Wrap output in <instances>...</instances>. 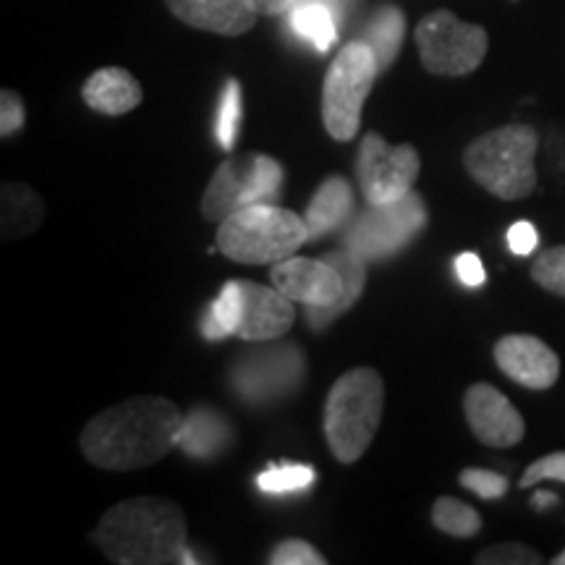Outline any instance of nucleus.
<instances>
[{
    "mask_svg": "<svg viewBox=\"0 0 565 565\" xmlns=\"http://www.w3.org/2000/svg\"><path fill=\"white\" fill-rule=\"evenodd\" d=\"M183 414L158 395L105 408L82 433V454L105 471H137L166 458L179 440Z\"/></svg>",
    "mask_w": 565,
    "mask_h": 565,
    "instance_id": "f257e3e1",
    "label": "nucleus"
},
{
    "mask_svg": "<svg viewBox=\"0 0 565 565\" xmlns=\"http://www.w3.org/2000/svg\"><path fill=\"white\" fill-rule=\"evenodd\" d=\"M186 515L171 500L131 498L113 505L97 524L95 545L121 565L196 563L186 547Z\"/></svg>",
    "mask_w": 565,
    "mask_h": 565,
    "instance_id": "f03ea898",
    "label": "nucleus"
},
{
    "mask_svg": "<svg viewBox=\"0 0 565 565\" xmlns=\"http://www.w3.org/2000/svg\"><path fill=\"white\" fill-rule=\"evenodd\" d=\"M385 408V383L370 366H356L335 380L324 401L322 429L335 461L353 463L364 456Z\"/></svg>",
    "mask_w": 565,
    "mask_h": 565,
    "instance_id": "7ed1b4c3",
    "label": "nucleus"
},
{
    "mask_svg": "<svg viewBox=\"0 0 565 565\" xmlns=\"http://www.w3.org/2000/svg\"><path fill=\"white\" fill-rule=\"evenodd\" d=\"M536 147L540 137L532 126L511 124L471 141L463 152V166L498 200H524L536 189Z\"/></svg>",
    "mask_w": 565,
    "mask_h": 565,
    "instance_id": "20e7f679",
    "label": "nucleus"
},
{
    "mask_svg": "<svg viewBox=\"0 0 565 565\" xmlns=\"http://www.w3.org/2000/svg\"><path fill=\"white\" fill-rule=\"evenodd\" d=\"M307 242L303 217L275 204H249L217 228V249L242 265H275L294 257Z\"/></svg>",
    "mask_w": 565,
    "mask_h": 565,
    "instance_id": "39448f33",
    "label": "nucleus"
},
{
    "mask_svg": "<svg viewBox=\"0 0 565 565\" xmlns=\"http://www.w3.org/2000/svg\"><path fill=\"white\" fill-rule=\"evenodd\" d=\"M231 391L252 408H270L288 401L307 380V356L296 343L267 341L252 345L231 366Z\"/></svg>",
    "mask_w": 565,
    "mask_h": 565,
    "instance_id": "423d86ee",
    "label": "nucleus"
},
{
    "mask_svg": "<svg viewBox=\"0 0 565 565\" xmlns=\"http://www.w3.org/2000/svg\"><path fill=\"white\" fill-rule=\"evenodd\" d=\"M380 63L364 40L345 42L322 84V124L335 141H351L362 126V110Z\"/></svg>",
    "mask_w": 565,
    "mask_h": 565,
    "instance_id": "0eeeda50",
    "label": "nucleus"
},
{
    "mask_svg": "<svg viewBox=\"0 0 565 565\" xmlns=\"http://www.w3.org/2000/svg\"><path fill=\"white\" fill-rule=\"evenodd\" d=\"M427 221V207L416 192L387 204L366 202V207L345 225L343 249L356 254L364 263H383L404 252L424 231Z\"/></svg>",
    "mask_w": 565,
    "mask_h": 565,
    "instance_id": "6e6552de",
    "label": "nucleus"
},
{
    "mask_svg": "<svg viewBox=\"0 0 565 565\" xmlns=\"http://www.w3.org/2000/svg\"><path fill=\"white\" fill-rule=\"evenodd\" d=\"M282 192V166L270 154H236L221 162L202 196V215L223 223L249 204H273Z\"/></svg>",
    "mask_w": 565,
    "mask_h": 565,
    "instance_id": "1a4fd4ad",
    "label": "nucleus"
},
{
    "mask_svg": "<svg viewBox=\"0 0 565 565\" xmlns=\"http://www.w3.org/2000/svg\"><path fill=\"white\" fill-rule=\"evenodd\" d=\"M422 66L435 76H466L484 61L490 38L484 26L466 24L450 11H433L414 32Z\"/></svg>",
    "mask_w": 565,
    "mask_h": 565,
    "instance_id": "9d476101",
    "label": "nucleus"
},
{
    "mask_svg": "<svg viewBox=\"0 0 565 565\" xmlns=\"http://www.w3.org/2000/svg\"><path fill=\"white\" fill-rule=\"evenodd\" d=\"M419 168V152L412 145H387L377 131L366 134L359 145L356 179L370 204H387L414 192Z\"/></svg>",
    "mask_w": 565,
    "mask_h": 565,
    "instance_id": "9b49d317",
    "label": "nucleus"
},
{
    "mask_svg": "<svg viewBox=\"0 0 565 565\" xmlns=\"http://www.w3.org/2000/svg\"><path fill=\"white\" fill-rule=\"evenodd\" d=\"M463 414L477 440L490 448H513L524 440V416L515 412L498 387L487 383L471 385L463 395Z\"/></svg>",
    "mask_w": 565,
    "mask_h": 565,
    "instance_id": "f8f14e48",
    "label": "nucleus"
},
{
    "mask_svg": "<svg viewBox=\"0 0 565 565\" xmlns=\"http://www.w3.org/2000/svg\"><path fill=\"white\" fill-rule=\"evenodd\" d=\"M273 286L303 307H333L343 299V275L324 259L288 257L273 265Z\"/></svg>",
    "mask_w": 565,
    "mask_h": 565,
    "instance_id": "ddd939ff",
    "label": "nucleus"
},
{
    "mask_svg": "<svg viewBox=\"0 0 565 565\" xmlns=\"http://www.w3.org/2000/svg\"><path fill=\"white\" fill-rule=\"evenodd\" d=\"M494 364L529 391H547L561 377V359L534 335H505L494 343Z\"/></svg>",
    "mask_w": 565,
    "mask_h": 565,
    "instance_id": "4468645a",
    "label": "nucleus"
},
{
    "mask_svg": "<svg viewBox=\"0 0 565 565\" xmlns=\"http://www.w3.org/2000/svg\"><path fill=\"white\" fill-rule=\"evenodd\" d=\"M242 286L244 320L236 335L246 343H267L286 335L296 320L294 301L275 286L270 288L254 280H242Z\"/></svg>",
    "mask_w": 565,
    "mask_h": 565,
    "instance_id": "2eb2a0df",
    "label": "nucleus"
},
{
    "mask_svg": "<svg viewBox=\"0 0 565 565\" xmlns=\"http://www.w3.org/2000/svg\"><path fill=\"white\" fill-rule=\"evenodd\" d=\"M166 6L183 24L223 38L246 34L259 17L246 0H166Z\"/></svg>",
    "mask_w": 565,
    "mask_h": 565,
    "instance_id": "dca6fc26",
    "label": "nucleus"
},
{
    "mask_svg": "<svg viewBox=\"0 0 565 565\" xmlns=\"http://www.w3.org/2000/svg\"><path fill=\"white\" fill-rule=\"evenodd\" d=\"M233 445V424L212 406H194L183 416L175 448L194 461H215Z\"/></svg>",
    "mask_w": 565,
    "mask_h": 565,
    "instance_id": "f3484780",
    "label": "nucleus"
},
{
    "mask_svg": "<svg viewBox=\"0 0 565 565\" xmlns=\"http://www.w3.org/2000/svg\"><path fill=\"white\" fill-rule=\"evenodd\" d=\"M84 103L103 116H124L141 103V87L126 68H100L84 82Z\"/></svg>",
    "mask_w": 565,
    "mask_h": 565,
    "instance_id": "a211bd4d",
    "label": "nucleus"
},
{
    "mask_svg": "<svg viewBox=\"0 0 565 565\" xmlns=\"http://www.w3.org/2000/svg\"><path fill=\"white\" fill-rule=\"evenodd\" d=\"M353 215V189L351 183L341 175H330L320 183L307 212H303V223H307L309 242L328 236L351 221Z\"/></svg>",
    "mask_w": 565,
    "mask_h": 565,
    "instance_id": "6ab92c4d",
    "label": "nucleus"
},
{
    "mask_svg": "<svg viewBox=\"0 0 565 565\" xmlns=\"http://www.w3.org/2000/svg\"><path fill=\"white\" fill-rule=\"evenodd\" d=\"M45 204L34 189L19 181H6L0 189V236L6 242L24 238L40 228Z\"/></svg>",
    "mask_w": 565,
    "mask_h": 565,
    "instance_id": "aec40b11",
    "label": "nucleus"
},
{
    "mask_svg": "<svg viewBox=\"0 0 565 565\" xmlns=\"http://www.w3.org/2000/svg\"><path fill=\"white\" fill-rule=\"evenodd\" d=\"M324 263H330L338 273L343 275L345 294H343L341 301L333 303V307H303V309H307L309 328L317 330V333H320V330H324V328H330V324H333L338 317L349 312L353 303L362 299L364 286H366V263H364V259H359L356 254H351L349 249L324 254Z\"/></svg>",
    "mask_w": 565,
    "mask_h": 565,
    "instance_id": "412c9836",
    "label": "nucleus"
},
{
    "mask_svg": "<svg viewBox=\"0 0 565 565\" xmlns=\"http://www.w3.org/2000/svg\"><path fill=\"white\" fill-rule=\"evenodd\" d=\"M406 38V17L398 6L387 3L380 6L377 11L366 19L362 40L372 47L374 58L380 63V71L391 68L393 61L398 58L401 47H404Z\"/></svg>",
    "mask_w": 565,
    "mask_h": 565,
    "instance_id": "4be33fe9",
    "label": "nucleus"
},
{
    "mask_svg": "<svg viewBox=\"0 0 565 565\" xmlns=\"http://www.w3.org/2000/svg\"><path fill=\"white\" fill-rule=\"evenodd\" d=\"M288 26L296 38L309 42L315 51L328 53L338 40V19L320 0H301L288 11Z\"/></svg>",
    "mask_w": 565,
    "mask_h": 565,
    "instance_id": "5701e85b",
    "label": "nucleus"
},
{
    "mask_svg": "<svg viewBox=\"0 0 565 565\" xmlns=\"http://www.w3.org/2000/svg\"><path fill=\"white\" fill-rule=\"evenodd\" d=\"M244 320V286L242 280L225 282L217 299L204 309L200 330L207 341H223V338L236 335Z\"/></svg>",
    "mask_w": 565,
    "mask_h": 565,
    "instance_id": "b1692460",
    "label": "nucleus"
},
{
    "mask_svg": "<svg viewBox=\"0 0 565 565\" xmlns=\"http://www.w3.org/2000/svg\"><path fill=\"white\" fill-rule=\"evenodd\" d=\"M242 118H244L242 84L236 79H228L223 84L221 103H217V118H215V139L225 152H231L233 147H236L238 131H242Z\"/></svg>",
    "mask_w": 565,
    "mask_h": 565,
    "instance_id": "393cba45",
    "label": "nucleus"
},
{
    "mask_svg": "<svg viewBox=\"0 0 565 565\" xmlns=\"http://www.w3.org/2000/svg\"><path fill=\"white\" fill-rule=\"evenodd\" d=\"M433 524L440 529L443 534L458 536V540H469V536L479 534L482 529V519L471 505L461 503L456 498H437L433 508Z\"/></svg>",
    "mask_w": 565,
    "mask_h": 565,
    "instance_id": "a878e982",
    "label": "nucleus"
},
{
    "mask_svg": "<svg viewBox=\"0 0 565 565\" xmlns=\"http://www.w3.org/2000/svg\"><path fill=\"white\" fill-rule=\"evenodd\" d=\"M315 484V469L303 463H273L257 477L263 494H299Z\"/></svg>",
    "mask_w": 565,
    "mask_h": 565,
    "instance_id": "bb28decb",
    "label": "nucleus"
},
{
    "mask_svg": "<svg viewBox=\"0 0 565 565\" xmlns=\"http://www.w3.org/2000/svg\"><path fill=\"white\" fill-rule=\"evenodd\" d=\"M532 278L536 286L565 299V246L542 252L532 265Z\"/></svg>",
    "mask_w": 565,
    "mask_h": 565,
    "instance_id": "cd10ccee",
    "label": "nucleus"
},
{
    "mask_svg": "<svg viewBox=\"0 0 565 565\" xmlns=\"http://www.w3.org/2000/svg\"><path fill=\"white\" fill-rule=\"evenodd\" d=\"M458 482H461L463 490L475 492L482 500H500L508 492V487H511L508 477L490 469H463Z\"/></svg>",
    "mask_w": 565,
    "mask_h": 565,
    "instance_id": "c85d7f7f",
    "label": "nucleus"
},
{
    "mask_svg": "<svg viewBox=\"0 0 565 565\" xmlns=\"http://www.w3.org/2000/svg\"><path fill=\"white\" fill-rule=\"evenodd\" d=\"M479 565H540L542 555L521 542H503V545L487 547L477 555Z\"/></svg>",
    "mask_w": 565,
    "mask_h": 565,
    "instance_id": "c756f323",
    "label": "nucleus"
},
{
    "mask_svg": "<svg viewBox=\"0 0 565 565\" xmlns=\"http://www.w3.org/2000/svg\"><path fill=\"white\" fill-rule=\"evenodd\" d=\"M273 565H322L324 555L303 540H282L267 557Z\"/></svg>",
    "mask_w": 565,
    "mask_h": 565,
    "instance_id": "7c9ffc66",
    "label": "nucleus"
},
{
    "mask_svg": "<svg viewBox=\"0 0 565 565\" xmlns=\"http://www.w3.org/2000/svg\"><path fill=\"white\" fill-rule=\"evenodd\" d=\"M26 124V110L24 103L17 92L3 89L0 92V137L9 139L13 134H19Z\"/></svg>",
    "mask_w": 565,
    "mask_h": 565,
    "instance_id": "2f4dec72",
    "label": "nucleus"
},
{
    "mask_svg": "<svg viewBox=\"0 0 565 565\" xmlns=\"http://www.w3.org/2000/svg\"><path fill=\"white\" fill-rule=\"evenodd\" d=\"M542 479H557V482H565V450H557V454H550L540 461H534L521 477V487H534Z\"/></svg>",
    "mask_w": 565,
    "mask_h": 565,
    "instance_id": "473e14b6",
    "label": "nucleus"
},
{
    "mask_svg": "<svg viewBox=\"0 0 565 565\" xmlns=\"http://www.w3.org/2000/svg\"><path fill=\"white\" fill-rule=\"evenodd\" d=\"M540 246V231L529 221H519L508 228V249L519 257H529Z\"/></svg>",
    "mask_w": 565,
    "mask_h": 565,
    "instance_id": "72a5a7b5",
    "label": "nucleus"
},
{
    "mask_svg": "<svg viewBox=\"0 0 565 565\" xmlns=\"http://www.w3.org/2000/svg\"><path fill=\"white\" fill-rule=\"evenodd\" d=\"M454 267H456L458 280H461L466 288H479L484 282V278H487L482 259H479L477 254H471V252L458 254Z\"/></svg>",
    "mask_w": 565,
    "mask_h": 565,
    "instance_id": "f704fd0d",
    "label": "nucleus"
},
{
    "mask_svg": "<svg viewBox=\"0 0 565 565\" xmlns=\"http://www.w3.org/2000/svg\"><path fill=\"white\" fill-rule=\"evenodd\" d=\"M259 17H278V13H288L294 6H299L301 0H246Z\"/></svg>",
    "mask_w": 565,
    "mask_h": 565,
    "instance_id": "c9c22d12",
    "label": "nucleus"
},
{
    "mask_svg": "<svg viewBox=\"0 0 565 565\" xmlns=\"http://www.w3.org/2000/svg\"><path fill=\"white\" fill-rule=\"evenodd\" d=\"M320 3L328 6V9L335 13L338 21H345V19L351 17V11H353V6H356V0H320Z\"/></svg>",
    "mask_w": 565,
    "mask_h": 565,
    "instance_id": "e433bc0d",
    "label": "nucleus"
},
{
    "mask_svg": "<svg viewBox=\"0 0 565 565\" xmlns=\"http://www.w3.org/2000/svg\"><path fill=\"white\" fill-rule=\"evenodd\" d=\"M557 505V494L550 492V490H536L534 498H532V508L536 511H547V508Z\"/></svg>",
    "mask_w": 565,
    "mask_h": 565,
    "instance_id": "4c0bfd02",
    "label": "nucleus"
},
{
    "mask_svg": "<svg viewBox=\"0 0 565 565\" xmlns=\"http://www.w3.org/2000/svg\"><path fill=\"white\" fill-rule=\"evenodd\" d=\"M553 563H555V565H565V550H563V553H561V555H557V557H555V561H553Z\"/></svg>",
    "mask_w": 565,
    "mask_h": 565,
    "instance_id": "58836bf2",
    "label": "nucleus"
}]
</instances>
